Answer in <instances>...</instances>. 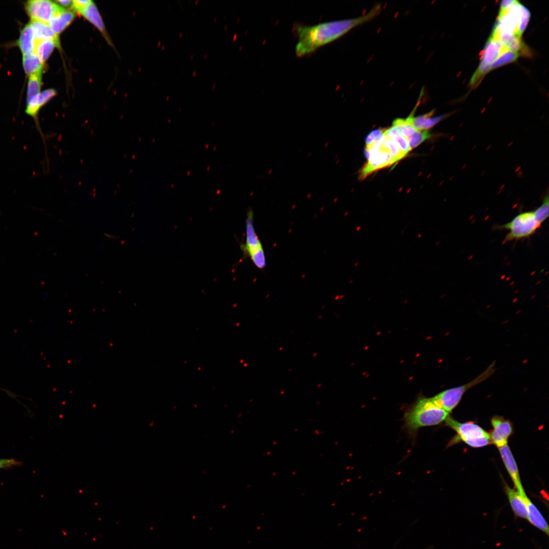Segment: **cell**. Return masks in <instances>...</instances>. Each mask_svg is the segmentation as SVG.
I'll return each instance as SVG.
<instances>
[{
	"label": "cell",
	"instance_id": "6da1fadb",
	"mask_svg": "<svg viewBox=\"0 0 549 549\" xmlns=\"http://www.w3.org/2000/svg\"><path fill=\"white\" fill-rule=\"evenodd\" d=\"M381 5H375L368 13L358 17L320 23L313 25L294 24L293 32L297 37L295 53L300 57L341 38L352 28L377 16Z\"/></svg>",
	"mask_w": 549,
	"mask_h": 549
},
{
	"label": "cell",
	"instance_id": "7a4b0ae2",
	"mask_svg": "<svg viewBox=\"0 0 549 549\" xmlns=\"http://www.w3.org/2000/svg\"><path fill=\"white\" fill-rule=\"evenodd\" d=\"M449 414L435 404L431 398H420L405 412V425L409 432L414 434L422 427L441 423Z\"/></svg>",
	"mask_w": 549,
	"mask_h": 549
},
{
	"label": "cell",
	"instance_id": "3957f363",
	"mask_svg": "<svg viewBox=\"0 0 549 549\" xmlns=\"http://www.w3.org/2000/svg\"><path fill=\"white\" fill-rule=\"evenodd\" d=\"M493 362L484 372L472 381L461 386L444 390L431 398L438 407L450 413L459 403L463 394L470 388L484 381L494 372Z\"/></svg>",
	"mask_w": 549,
	"mask_h": 549
},
{
	"label": "cell",
	"instance_id": "277c9868",
	"mask_svg": "<svg viewBox=\"0 0 549 549\" xmlns=\"http://www.w3.org/2000/svg\"><path fill=\"white\" fill-rule=\"evenodd\" d=\"M540 226L533 211H527L520 213L509 222L497 228L508 231L504 239V242H506L528 238L534 235Z\"/></svg>",
	"mask_w": 549,
	"mask_h": 549
},
{
	"label": "cell",
	"instance_id": "5b68a950",
	"mask_svg": "<svg viewBox=\"0 0 549 549\" xmlns=\"http://www.w3.org/2000/svg\"><path fill=\"white\" fill-rule=\"evenodd\" d=\"M445 421L456 432L460 440L472 447H482L492 443L490 434L474 422H460L449 416Z\"/></svg>",
	"mask_w": 549,
	"mask_h": 549
},
{
	"label": "cell",
	"instance_id": "8992f818",
	"mask_svg": "<svg viewBox=\"0 0 549 549\" xmlns=\"http://www.w3.org/2000/svg\"><path fill=\"white\" fill-rule=\"evenodd\" d=\"M242 250L246 256L249 257L257 268L264 269L266 264V257L263 246L253 223V212L250 209L246 220V237Z\"/></svg>",
	"mask_w": 549,
	"mask_h": 549
},
{
	"label": "cell",
	"instance_id": "52a82bcc",
	"mask_svg": "<svg viewBox=\"0 0 549 549\" xmlns=\"http://www.w3.org/2000/svg\"><path fill=\"white\" fill-rule=\"evenodd\" d=\"M368 162L362 168L359 178L364 179L373 172L389 167L397 162L388 148L383 143L381 137L368 150H365Z\"/></svg>",
	"mask_w": 549,
	"mask_h": 549
},
{
	"label": "cell",
	"instance_id": "ba28073f",
	"mask_svg": "<svg viewBox=\"0 0 549 549\" xmlns=\"http://www.w3.org/2000/svg\"><path fill=\"white\" fill-rule=\"evenodd\" d=\"M63 8L49 0H30L25 4V9L31 20L48 24L50 20Z\"/></svg>",
	"mask_w": 549,
	"mask_h": 549
},
{
	"label": "cell",
	"instance_id": "9c48e42d",
	"mask_svg": "<svg viewBox=\"0 0 549 549\" xmlns=\"http://www.w3.org/2000/svg\"><path fill=\"white\" fill-rule=\"evenodd\" d=\"M493 429L490 434L491 442L498 448L507 445L508 439L513 432L512 423L500 416L492 419Z\"/></svg>",
	"mask_w": 549,
	"mask_h": 549
},
{
	"label": "cell",
	"instance_id": "30bf717a",
	"mask_svg": "<svg viewBox=\"0 0 549 549\" xmlns=\"http://www.w3.org/2000/svg\"><path fill=\"white\" fill-rule=\"evenodd\" d=\"M56 94L53 89H49L40 93L29 100L26 101L25 113L31 116L34 120L38 131L41 134L42 139H44V134L39 125L38 115L40 109Z\"/></svg>",
	"mask_w": 549,
	"mask_h": 549
},
{
	"label": "cell",
	"instance_id": "8fae6325",
	"mask_svg": "<svg viewBox=\"0 0 549 549\" xmlns=\"http://www.w3.org/2000/svg\"><path fill=\"white\" fill-rule=\"evenodd\" d=\"M499 452L513 483L520 494H523L525 491L522 484L519 471L514 457L508 445L499 448Z\"/></svg>",
	"mask_w": 549,
	"mask_h": 549
},
{
	"label": "cell",
	"instance_id": "7c38bea8",
	"mask_svg": "<svg viewBox=\"0 0 549 549\" xmlns=\"http://www.w3.org/2000/svg\"><path fill=\"white\" fill-rule=\"evenodd\" d=\"M525 502L527 510V519L534 527L548 535V526L546 520L537 507L530 500L526 493L521 495Z\"/></svg>",
	"mask_w": 549,
	"mask_h": 549
},
{
	"label": "cell",
	"instance_id": "4fadbf2b",
	"mask_svg": "<svg viewBox=\"0 0 549 549\" xmlns=\"http://www.w3.org/2000/svg\"><path fill=\"white\" fill-rule=\"evenodd\" d=\"M507 51L500 42L489 38L483 49L480 53V59L490 65Z\"/></svg>",
	"mask_w": 549,
	"mask_h": 549
},
{
	"label": "cell",
	"instance_id": "5bb4252c",
	"mask_svg": "<svg viewBox=\"0 0 549 549\" xmlns=\"http://www.w3.org/2000/svg\"><path fill=\"white\" fill-rule=\"evenodd\" d=\"M504 489L510 505L514 514L520 518L527 519V510L525 501L517 491L510 487L506 483Z\"/></svg>",
	"mask_w": 549,
	"mask_h": 549
},
{
	"label": "cell",
	"instance_id": "9a60e30c",
	"mask_svg": "<svg viewBox=\"0 0 549 549\" xmlns=\"http://www.w3.org/2000/svg\"><path fill=\"white\" fill-rule=\"evenodd\" d=\"M434 111L433 110L424 114L414 117L415 110H413L411 123L413 127L417 131L428 130L448 115L447 114L433 117Z\"/></svg>",
	"mask_w": 549,
	"mask_h": 549
},
{
	"label": "cell",
	"instance_id": "2e32d148",
	"mask_svg": "<svg viewBox=\"0 0 549 549\" xmlns=\"http://www.w3.org/2000/svg\"><path fill=\"white\" fill-rule=\"evenodd\" d=\"M35 42L34 32L29 22L21 29L17 45L23 55H24L34 52Z\"/></svg>",
	"mask_w": 549,
	"mask_h": 549
},
{
	"label": "cell",
	"instance_id": "e0dca14e",
	"mask_svg": "<svg viewBox=\"0 0 549 549\" xmlns=\"http://www.w3.org/2000/svg\"><path fill=\"white\" fill-rule=\"evenodd\" d=\"M74 14L62 8L49 21L48 25L56 35L60 33L73 20Z\"/></svg>",
	"mask_w": 549,
	"mask_h": 549
},
{
	"label": "cell",
	"instance_id": "ac0fdd59",
	"mask_svg": "<svg viewBox=\"0 0 549 549\" xmlns=\"http://www.w3.org/2000/svg\"><path fill=\"white\" fill-rule=\"evenodd\" d=\"M490 38L500 42L508 51L518 52L525 47L523 43L521 41V36L517 34H500L495 35H491Z\"/></svg>",
	"mask_w": 549,
	"mask_h": 549
},
{
	"label": "cell",
	"instance_id": "d6986e66",
	"mask_svg": "<svg viewBox=\"0 0 549 549\" xmlns=\"http://www.w3.org/2000/svg\"><path fill=\"white\" fill-rule=\"evenodd\" d=\"M59 42L46 39L36 40L34 52L44 63L55 47H59Z\"/></svg>",
	"mask_w": 549,
	"mask_h": 549
},
{
	"label": "cell",
	"instance_id": "ffe728a7",
	"mask_svg": "<svg viewBox=\"0 0 549 549\" xmlns=\"http://www.w3.org/2000/svg\"><path fill=\"white\" fill-rule=\"evenodd\" d=\"M30 23L34 32L36 40L50 39L59 42L58 35L51 30L48 24L33 20H31Z\"/></svg>",
	"mask_w": 549,
	"mask_h": 549
},
{
	"label": "cell",
	"instance_id": "44dd1931",
	"mask_svg": "<svg viewBox=\"0 0 549 549\" xmlns=\"http://www.w3.org/2000/svg\"><path fill=\"white\" fill-rule=\"evenodd\" d=\"M22 64L25 74L28 76L42 72L44 66V63L35 52L23 55Z\"/></svg>",
	"mask_w": 549,
	"mask_h": 549
},
{
	"label": "cell",
	"instance_id": "7402d4cb",
	"mask_svg": "<svg viewBox=\"0 0 549 549\" xmlns=\"http://www.w3.org/2000/svg\"><path fill=\"white\" fill-rule=\"evenodd\" d=\"M80 13L95 25L102 32H104V23L95 4L93 2Z\"/></svg>",
	"mask_w": 549,
	"mask_h": 549
},
{
	"label": "cell",
	"instance_id": "603a6c76",
	"mask_svg": "<svg viewBox=\"0 0 549 549\" xmlns=\"http://www.w3.org/2000/svg\"><path fill=\"white\" fill-rule=\"evenodd\" d=\"M42 72L34 73L29 76L26 101L38 95L40 92L42 82Z\"/></svg>",
	"mask_w": 549,
	"mask_h": 549
},
{
	"label": "cell",
	"instance_id": "cb8c5ba5",
	"mask_svg": "<svg viewBox=\"0 0 549 549\" xmlns=\"http://www.w3.org/2000/svg\"><path fill=\"white\" fill-rule=\"evenodd\" d=\"M490 67L491 65L481 60L479 65L470 80L469 85L471 88H476L480 84L484 76L491 71Z\"/></svg>",
	"mask_w": 549,
	"mask_h": 549
},
{
	"label": "cell",
	"instance_id": "d4e9b609",
	"mask_svg": "<svg viewBox=\"0 0 549 549\" xmlns=\"http://www.w3.org/2000/svg\"><path fill=\"white\" fill-rule=\"evenodd\" d=\"M520 56L519 52L507 51L499 56L490 67L491 71L515 62Z\"/></svg>",
	"mask_w": 549,
	"mask_h": 549
},
{
	"label": "cell",
	"instance_id": "484cf974",
	"mask_svg": "<svg viewBox=\"0 0 549 549\" xmlns=\"http://www.w3.org/2000/svg\"><path fill=\"white\" fill-rule=\"evenodd\" d=\"M385 133L395 140L403 152L406 155H407L409 151H410V149L409 147L408 142L406 138L392 126L389 129H386Z\"/></svg>",
	"mask_w": 549,
	"mask_h": 549
},
{
	"label": "cell",
	"instance_id": "4316f807",
	"mask_svg": "<svg viewBox=\"0 0 549 549\" xmlns=\"http://www.w3.org/2000/svg\"><path fill=\"white\" fill-rule=\"evenodd\" d=\"M432 134L428 130H416L408 140L410 150L430 138Z\"/></svg>",
	"mask_w": 549,
	"mask_h": 549
},
{
	"label": "cell",
	"instance_id": "83f0119b",
	"mask_svg": "<svg viewBox=\"0 0 549 549\" xmlns=\"http://www.w3.org/2000/svg\"><path fill=\"white\" fill-rule=\"evenodd\" d=\"M548 196L547 195L544 197L542 204L533 211L536 220L540 224H541L548 217Z\"/></svg>",
	"mask_w": 549,
	"mask_h": 549
},
{
	"label": "cell",
	"instance_id": "f1b7e54d",
	"mask_svg": "<svg viewBox=\"0 0 549 549\" xmlns=\"http://www.w3.org/2000/svg\"><path fill=\"white\" fill-rule=\"evenodd\" d=\"M386 130L380 128L371 131L366 137L365 150L370 149L374 143L382 136Z\"/></svg>",
	"mask_w": 549,
	"mask_h": 549
},
{
	"label": "cell",
	"instance_id": "f546056e",
	"mask_svg": "<svg viewBox=\"0 0 549 549\" xmlns=\"http://www.w3.org/2000/svg\"><path fill=\"white\" fill-rule=\"evenodd\" d=\"M521 13L522 16L518 29V35L521 36L526 29L531 16L529 10L523 5L521 7Z\"/></svg>",
	"mask_w": 549,
	"mask_h": 549
},
{
	"label": "cell",
	"instance_id": "4dcf8cb0",
	"mask_svg": "<svg viewBox=\"0 0 549 549\" xmlns=\"http://www.w3.org/2000/svg\"><path fill=\"white\" fill-rule=\"evenodd\" d=\"M92 1L90 0H74L72 1V7L77 12L80 13L85 9Z\"/></svg>",
	"mask_w": 549,
	"mask_h": 549
},
{
	"label": "cell",
	"instance_id": "1f68e13d",
	"mask_svg": "<svg viewBox=\"0 0 549 549\" xmlns=\"http://www.w3.org/2000/svg\"><path fill=\"white\" fill-rule=\"evenodd\" d=\"M518 2L515 0H504L501 2L500 10H506L509 9L512 6L517 4Z\"/></svg>",
	"mask_w": 549,
	"mask_h": 549
},
{
	"label": "cell",
	"instance_id": "d6a6232c",
	"mask_svg": "<svg viewBox=\"0 0 549 549\" xmlns=\"http://www.w3.org/2000/svg\"><path fill=\"white\" fill-rule=\"evenodd\" d=\"M58 4H59L64 7H67L70 5H72V1L70 0H59L56 1Z\"/></svg>",
	"mask_w": 549,
	"mask_h": 549
},
{
	"label": "cell",
	"instance_id": "836d02e7",
	"mask_svg": "<svg viewBox=\"0 0 549 549\" xmlns=\"http://www.w3.org/2000/svg\"><path fill=\"white\" fill-rule=\"evenodd\" d=\"M13 464V463L12 461H6V460H5V461H0V468L3 467L4 466L5 467V466H9V465H12Z\"/></svg>",
	"mask_w": 549,
	"mask_h": 549
}]
</instances>
